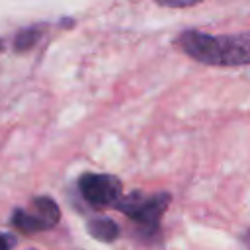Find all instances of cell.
Listing matches in <instances>:
<instances>
[{"mask_svg": "<svg viewBox=\"0 0 250 250\" xmlns=\"http://www.w3.org/2000/svg\"><path fill=\"white\" fill-rule=\"evenodd\" d=\"M176 45L191 59L213 66L250 64V31L232 35H209L197 29H186Z\"/></svg>", "mask_w": 250, "mask_h": 250, "instance_id": "cell-1", "label": "cell"}, {"mask_svg": "<svg viewBox=\"0 0 250 250\" xmlns=\"http://www.w3.org/2000/svg\"><path fill=\"white\" fill-rule=\"evenodd\" d=\"M170 201H172V195L168 191L152 193L150 197H146L135 189L127 195H121L113 203V207L135 223V227L139 229L143 238L154 240L160 234V221H162Z\"/></svg>", "mask_w": 250, "mask_h": 250, "instance_id": "cell-2", "label": "cell"}, {"mask_svg": "<svg viewBox=\"0 0 250 250\" xmlns=\"http://www.w3.org/2000/svg\"><path fill=\"white\" fill-rule=\"evenodd\" d=\"M59 219H61L59 205L51 197L41 195L31 201L29 209H16L12 215V225L21 232L29 234V232L53 229L59 223Z\"/></svg>", "mask_w": 250, "mask_h": 250, "instance_id": "cell-3", "label": "cell"}, {"mask_svg": "<svg viewBox=\"0 0 250 250\" xmlns=\"http://www.w3.org/2000/svg\"><path fill=\"white\" fill-rule=\"evenodd\" d=\"M78 189L90 205L107 207L121 197L123 186L121 180L111 174H82L78 178Z\"/></svg>", "mask_w": 250, "mask_h": 250, "instance_id": "cell-4", "label": "cell"}, {"mask_svg": "<svg viewBox=\"0 0 250 250\" xmlns=\"http://www.w3.org/2000/svg\"><path fill=\"white\" fill-rule=\"evenodd\" d=\"M86 229H88L90 236H94L100 242H113L121 234L117 223L111 221V219H107V217H98V219L88 221V227Z\"/></svg>", "mask_w": 250, "mask_h": 250, "instance_id": "cell-5", "label": "cell"}, {"mask_svg": "<svg viewBox=\"0 0 250 250\" xmlns=\"http://www.w3.org/2000/svg\"><path fill=\"white\" fill-rule=\"evenodd\" d=\"M41 33H43V29L37 27V25L21 29V31L16 35V39H14V49H16V51H29V49L41 39Z\"/></svg>", "mask_w": 250, "mask_h": 250, "instance_id": "cell-6", "label": "cell"}, {"mask_svg": "<svg viewBox=\"0 0 250 250\" xmlns=\"http://www.w3.org/2000/svg\"><path fill=\"white\" fill-rule=\"evenodd\" d=\"M160 6H168V8H188V6H195L203 0H156Z\"/></svg>", "mask_w": 250, "mask_h": 250, "instance_id": "cell-7", "label": "cell"}, {"mask_svg": "<svg viewBox=\"0 0 250 250\" xmlns=\"http://www.w3.org/2000/svg\"><path fill=\"white\" fill-rule=\"evenodd\" d=\"M14 236H10V234H2L0 232V250H12V246H14Z\"/></svg>", "mask_w": 250, "mask_h": 250, "instance_id": "cell-8", "label": "cell"}, {"mask_svg": "<svg viewBox=\"0 0 250 250\" xmlns=\"http://www.w3.org/2000/svg\"><path fill=\"white\" fill-rule=\"evenodd\" d=\"M244 242H246V246L250 248V230H248V232L244 234Z\"/></svg>", "mask_w": 250, "mask_h": 250, "instance_id": "cell-9", "label": "cell"}, {"mask_svg": "<svg viewBox=\"0 0 250 250\" xmlns=\"http://www.w3.org/2000/svg\"><path fill=\"white\" fill-rule=\"evenodd\" d=\"M0 49H2V41H0Z\"/></svg>", "mask_w": 250, "mask_h": 250, "instance_id": "cell-10", "label": "cell"}]
</instances>
